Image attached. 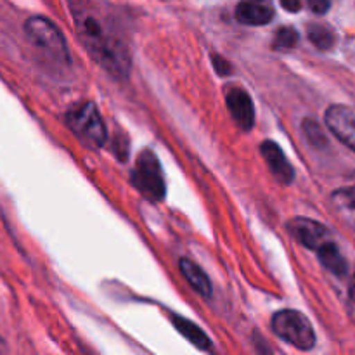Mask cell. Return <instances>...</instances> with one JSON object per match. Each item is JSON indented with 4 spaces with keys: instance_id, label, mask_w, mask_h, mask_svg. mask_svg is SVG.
<instances>
[{
    "instance_id": "cell-17",
    "label": "cell",
    "mask_w": 355,
    "mask_h": 355,
    "mask_svg": "<svg viewBox=\"0 0 355 355\" xmlns=\"http://www.w3.org/2000/svg\"><path fill=\"white\" fill-rule=\"evenodd\" d=\"M304 130H305V134H307L309 141H311L314 146H318V148H321V146L328 144V141H326V135L322 134L321 127H319V125L315 123V121L305 120Z\"/></svg>"
},
{
    "instance_id": "cell-12",
    "label": "cell",
    "mask_w": 355,
    "mask_h": 355,
    "mask_svg": "<svg viewBox=\"0 0 355 355\" xmlns=\"http://www.w3.org/2000/svg\"><path fill=\"white\" fill-rule=\"evenodd\" d=\"M172 322H173V326H175L177 331H179L184 338L189 340V342L193 343L196 349H200V350H210L211 349L210 338H208V336L205 335V333L201 331V329L198 328L194 322L187 321V319L180 318V315H173Z\"/></svg>"
},
{
    "instance_id": "cell-3",
    "label": "cell",
    "mask_w": 355,
    "mask_h": 355,
    "mask_svg": "<svg viewBox=\"0 0 355 355\" xmlns=\"http://www.w3.org/2000/svg\"><path fill=\"white\" fill-rule=\"evenodd\" d=\"M66 123L87 144L99 148L106 142L107 130L96 104L80 103L73 106L66 114Z\"/></svg>"
},
{
    "instance_id": "cell-16",
    "label": "cell",
    "mask_w": 355,
    "mask_h": 355,
    "mask_svg": "<svg viewBox=\"0 0 355 355\" xmlns=\"http://www.w3.org/2000/svg\"><path fill=\"white\" fill-rule=\"evenodd\" d=\"M297 42H298V33L293 30V28H279L276 37H274L272 47L276 49V51L284 52L293 49L295 45H297Z\"/></svg>"
},
{
    "instance_id": "cell-14",
    "label": "cell",
    "mask_w": 355,
    "mask_h": 355,
    "mask_svg": "<svg viewBox=\"0 0 355 355\" xmlns=\"http://www.w3.org/2000/svg\"><path fill=\"white\" fill-rule=\"evenodd\" d=\"M333 205L342 215L343 220L354 229L355 232V187L340 189L333 194Z\"/></svg>"
},
{
    "instance_id": "cell-13",
    "label": "cell",
    "mask_w": 355,
    "mask_h": 355,
    "mask_svg": "<svg viewBox=\"0 0 355 355\" xmlns=\"http://www.w3.org/2000/svg\"><path fill=\"white\" fill-rule=\"evenodd\" d=\"M318 253H319V260H321V263L329 270V272L336 274V276H343V274L347 272L345 259H343L338 246H336L331 239H329L328 243H324V245L318 250Z\"/></svg>"
},
{
    "instance_id": "cell-1",
    "label": "cell",
    "mask_w": 355,
    "mask_h": 355,
    "mask_svg": "<svg viewBox=\"0 0 355 355\" xmlns=\"http://www.w3.org/2000/svg\"><path fill=\"white\" fill-rule=\"evenodd\" d=\"M73 14H75L76 31L90 55L111 75H127L130 68V55L120 33L110 24H104V21L92 10L75 9Z\"/></svg>"
},
{
    "instance_id": "cell-10",
    "label": "cell",
    "mask_w": 355,
    "mask_h": 355,
    "mask_svg": "<svg viewBox=\"0 0 355 355\" xmlns=\"http://www.w3.org/2000/svg\"><path fill=\"white\" fill-rule=\"evenodd\" d=\"M272 16V9L257 2H241L236 9V19L243 24H250V26H263V24L270 23Z\"/></svg>"
},
{
    "instance_id": "cell-4",
    "label": "cell",
    "mask_w": 355,
    "mask_h": 355,
    "mask_svg": "<svg viewBox=\"0 0 355 355\" xmlns=\"http://www.w3.org/2000/svg\"><path fill=\"white\" fill-rule=\"evenodd\" d=\"M272 329L281 340L300 350L315 345V333L311 321L298 311H281L272 318Z\"/></svg>"
},
{
    "instance_id": "cell-7",
    "label": "cell",
    "mask_w": 355,
    "mask_h": 355,
    "mask_svg": "<svg viewBox=\"0 0 355 355\" xmlns=\"http://www.w3.org/2000/svg\"><path fill=\"white\" fill-rule=\"evenodd\" d=\"M288 229H290L291 234L295 236L298 243L305 246L309 250H314L318 252L324 243H328L329 239V231L319 222L311 220V218L297 217L293 220H290L288 224Z\"/></svg>"
},
{
    "instance_id": "cell-18",
    "label": "cell",
    "mask_w": 355,
    "mask_h": 355,
    "mask_svg": "<svg viewBox=\"0 0 355 355\" xmlns=\"http://www.w3.org/2000/svg\"><path fill=\"white\" fill-rule=\"evenodd\" d=\"M307 3L315 14H324L329 9V0H307Z\"/></svg>"
},
{
    "instance_id": "cell-6",
    "label": "cell",
    "mask_w": 355,
    "mask_h": 355,
    "mask_svg": "<svg viewBox=\"0 0 355 355\" xmlns=\"http://www.w3.org/2000/svg\"><path fill=\"white\" fill-rule=\"evenodd\" d=\"M326 125L329 130L355 153V111L335 104L326 111Z\"/></svg>"
},
{
    "instance_id": "cell-5",
    "label": "cell",
    "mask_w": 355,
    "mask_h": 355,
    "mask_svg": "<svg viewBox=\"0 0 355 355\" xmlns=\"http://www.w3.org/2000/svg\"><path fill=\"white\" fill-rule=\"evenodd\" d=\"M132 182L146 200L162 201L165 198V179H163L162 165L151 149H146L139 155L134 173H132Z\"/></svg>"
},
{
    "instance_id": "cell-11",
    "label": "cell",
    "mask_w": 355,
    "mask_h": 355,
    "mask_svg": "<svg viewBox=\"0 0 355 355\" xmlns=\"http://www.w3.org/2000/svg\"><path fill=\"white\" fill-rule=\"evenodd\" d=\"M180 272L186 277L187 283L201 295V297H210L211 295V283L208 279L207 274L203 272L200 266H196L194 262H191L189 259H182L179 262Z\"/></svg>"
},
{
    "instance_id": "cell-9",
    "label": "cell",
    "mask_w": 355,
    "mask_h": 355,
    "mask_svg": "<svg viewBox=\"0 0 355 355\" xmlns=\"http://www.w3.org/2000/svg\"><path fill=\"white\" fill-rule=\"evenodd\" d=\"M260 153H262L263 159H266L267 166H269L270 173L279 180L281 184H291L295 179V170L290 165L288 158L284 156L283 149L272 141H266L260 146Z\"/></svg>"
},
{
    "instance_id": "cell-8",
    "label": "cell",
    "mask_w": 355,
    "mask_h": 355,
    "mask_svg": "<svg viewBox=\"0 0 355 355\" xmlns=\"http://www.w3.org/2000/svg\"><path fill=\"white\" fill-rule=\"evenodd\" d=\"M225 103L238 127L243 130H250L255 123V107H253L250 94L241 87H232L225 94Z\"/></svg>"
},
{
    "instance_id": "cell-15",
    "label": "cell",
    "mask_w": 355,
    "mask_h": 355,
    "mask_svg": "<svg viewBox=\"0 0 355 355\" xmlns=\"http://www.w3.org/2000/svg\"><path fill=\"white\" fill-rule=\"evenodd\" d=\"M307 35L309 40H311L315 47L321 49V51H329V49L335 45V33H333L328 26H324V24H311L307 30Z\"/></svg>"
},
{
    "instance_id": "cell-2",
    "label": "cell",
    "mask_w": 355,
    "mask_h": 355,
    "mask_svg": "<svg viewBox=\"0 0 355 355\" xmlns=\"http://www.w3.org/2000/svg\"><path fill=\"white\" fill-rule=\"evenodd\" d=\"M24 31L31 44L45 54L51 61L69 64V51L61 30L44 16H33L24 23Z\"/></svg>"
},
{
    "instance_id": "cell-21",
    "label": "cell",
    "mask_w": 355,
    "mask_h": 355,
    "mask_svg": "<svg viewBox=\"0 0 355 355\" xmlns=\"http://www.w3.org/2000/svg\"><path fill=\"white\" fill-rule=\"evenodd\" d=\"M350 298H352V300L355 302V277H354V281H352V286H350Z\"/></svg>"
},
{
    "instance_id": "cell-19",
    "label": "cell",
    "mask_w": 355,
    "mask_h": 355,
    "mask_svg": "<svg viewBox=\"0 0 355 355\" xmlns=\"http://www.w3.org/2000/svg\"><path fill=\"white\" fill-rule=\"evenodd\" d=\"M214 62H215V69H217L220 75H227V73H231V66H229V62H225L220 55H218V58L215 55Z\"/></svg>"
},
{
    "instance_id": "cell-20",
    "label": "cell",
    "mask_w": 355,
    "mask_h": 355,
    "mask_svg": "<svg viewBox=\"0 0 355 355\" xmlns=\"http://www.w3.org/2000/svg\"><path fill=\"white\" fill-rule=\"evenodd\" d=\"M281 6L290 12H297V10H300L302 2L300 0H281Z\"/></svg>"
}]
</instances>
